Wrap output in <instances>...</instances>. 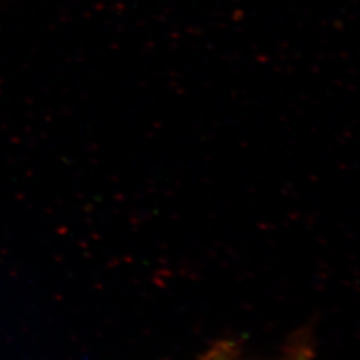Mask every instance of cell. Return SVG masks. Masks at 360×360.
<instances>
[{"label":"cell","mask_w":360,"mask_h":360,"mask_svg":"<svg viewBox=\"0 0 360 360\" xmlns=\"http://www.w3.org/2000/svg\"><path fill=\"white\" fill-rule=\"evenodd\" d=\"M212 360H224V356H217V358H214Z\"/></svg>","instance_id":"6da1fadb"}]
</instances>
